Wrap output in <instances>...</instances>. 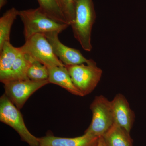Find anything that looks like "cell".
Here are the masks:
<instances>
[{"mask_svg":"<svg viewBox=\"0 0 146 146\" xmlns=\"http://www.w3.org/2000/svg\"><path fill=\"white\" fill-rule=\"evenodd\" d=\"M31 59L19 47L13 46L10 42H5L0 50V81L4 84L29 79L27 72Z\"/></svg>","mask_w":146,"mask_h":146,"instance_id":"1","label":"cell"},{"mask_svg":"<svg viewBox=\"0 0 146 146\" xmlns=\"http://www.w3.org/2000/svg\"><path fill=\"white\" fill-rule=\"evenodd\" d=\"M74 20L70 26L75 38L87 52L91 51V35L96 18L92 0H75Z\"/></svg>","mask_w":146,"mask_h":146,"instance_id":"2","label":"cell"},{"mask_svg":"<svg viewBox=\"0 0 146 146\" xmlns=\"http://www.w3.org/2000/svg\"><path fill=\"white\" fill-rule=\"evenodd\" d=\"M18 16L23 24L25 41L36 34H44L52 32L60 33L70 26L49 17L39 7L19 11Z\"/></svg>","mask_w":146,"mask_h":146,"instance_id":"3","label":"cell"},{"mask_svg":"<svg viewBox=\"0 0 146 146\" xmlns=\"http://www.w3.org/2000/svg\"><path fill=\"white\" fill-rule=\"evenodd\" d=\"M0 121L13 128L19 134L21 140L29 146H39V138L29 131L20 110L5 94L0 98Z\"/></svg>","mask_w":146,"mask_h":146,"instance_id":"4","label":"cell"},{"mask_svg":"<svg viewBox=\"0 0 146 146\" xmlns=\"http://www.w3.org/2000/svg\"><path fill=\"white\" fill-rule=\"evenodd\" d=\"M90 109L92 113V121L84 133L100 138L115 123L111 102L103 96H98L91 103Z\"/></svg>","mask_w":146,"mask_h":146,"instance_id":"5","label":"cell"},{"mask_svg":"<svg viewBox=\"0 0 146 146\" xmlns=\"http://www.w3.org/2000/svg\"><path fill=\"white\" fill-rule=\"evenodd\" d=\"M21 50L47 68L65 65L56 56L52 47L44 34H36L26 40L19 47Z\"/></svg>","mask_w":146,"mask_h":146,"instance_id":"6","label":"cell"},{"mask_svg":"<svg viewBox=\"0 0 146 146\" xmlns=\"http://www.w3.org/2000/svg\"><path fill=\"white\" fill-rule=\"evenodd\" d=\"M65 66L74 85L83 96L94 91L101 78L102 71L94 60L86 65L81 64Z\"/></svg>","mask_w":146,"mask_h":146,"instance_id":"7","label":"cell"},{"mask_svg":"<svg viewBox=\"0 0 146 146\" xmlns=\"http://www.w3.org/2000/svg\"><path fill=\"white\" fill-rule=\"evenodd\" d=\"M49 83L48 80L35 81L29 79L8 82L4 83L5 94L20 110L33 93Z\"/></svg>","mask_w":146,"mask_h":146,"instance_id":"8","label":"cell"},{"mask_svg":"<svg viewBox=\"0 0 146 146\" xmlns=\"http://www.w3.org/2000/svg\"><path fill=\"white\" fill-rule=\"evenodd\" d=\"M59 33L52 32L44 34L51 45L54 52L65 65L89 64L93 60L87 59L78 50L67 46L59 40Z\"/></svg>","mask_w":146,"mask_h":146,"instance_id":"9","label":"cell"},{"mask_svg":"<svg viewBox=\"0 0 146 146\" xmlns=\"http://www.w3.org/2000/svg\"><path fill=\"white\" fill-rule=\"evenodd\" d=\"M110 102L115 123L130 133L135 115L127 100L123 94H118Z\"/></svg>","mask_w":146,"mask_h":146,"instance_id":"10","label":"cell"},{"mask_svg":"<svg viewBox=\"0 0 146 146\" xmlns=\"http://www.w3.org/2000/svg\"><path fill=\"white\" fill-rule=\"evenodd\" d=\"M99 139L87 133L72 138L58 137L49 133L39 138V146H97Z\"/></svg>","mask_w":146,"mask_h":146,"instance_id":"11","label":"cell"},{"mask_svg":"<svg viewBox=\"0 0 146 146\" xmlns=\"http://www.w3.org/2000/svg\"><path fill=\"white\" fill-rule=\"evenodd\" d=\"M48 81L61 86L71 94L83 97L82 94L74 85L67 68L64 66H54L48 68Z\"/></svg>","mask_w":146,"mask_h":146,"instance_id":"12","label":"cell"},{"mask_svg":"<svg viewBox=\"0 0 146 146\" xmlns=\"http://www.w3.org/2000/svg\"><path fill=\"white\" fill-rule=\"evenodd\" d=\"M102 137L107 146H133L129 133L115 123Z\"/></svg>","mask_w":146,"mask_h":146,"instance_id":"13","label":"cell"},{"mask_svg":"<svg viewBox=\"0 0 146 146\" xmlns=\"http://www.w3.org/2000/svg\"><path fill=\"white\" fill-rule=\"evenodd\" d=\"M19 11L12 7L7 11L0 18V50L5 42H10L11 27L18 16Z\"/></svg>","mask_w":146,"mask_h":146,"instance_id":"14","label":"cell"},{"mask_svg":"<svg viewBox=\"0 0 146 146\" xmlns=\"http://www.w3.org/2000/svg\"><path fill=\"white\" fill-rule=\"evenodd\" d=\"M37 1L39 8L47 16L60 23L68 24L64 16L60 0Z\"/></svg>","mask_w":146,"mask_h":146,"instance_id":"15","label":"cell"},{"mask_svg":"<svg viewBox=\"0 0 146 146\" xmlns=\"http://www.w3.org/2000/svg\"><path fill=\"white\" fill-rule=\"evenodd\" d=\"M31 58L27 72L28 78L35 81L48 80L49 76L48 68L46 65Z\"/></svg>","mask_w":146,"mask_h":146,"instance_id":"16","label":"cell"},{"mask_svg":"<svg viewBox=\"0 0 146 146\" xmlns=\"http://www.w3.org/2000/svg\"><path fill=\"white\" fill-rule=\"evenodd\" d=\"M75 0H60L64 16L70 26L75 18Z\"/></svg>","mask_w":146,"mask_h":146,"instance_id":"17","label":"cell"},{"mask_svg":"<svg viewBox=\"0 0 146 146\" xmlns=\"http://www.w3.org/2000/svg\"><path fill=\"white\" fill-rule=\"evenodd\" d=\"M97 146H107L102 136L100 137Z\"/></svg>","mask_w":146,"mask_h":146,"instance_id":"18","label":"cell"},{"mask_svg":"<svg viewBox=\"0 0 146 146\" xmlns=\"http://www.w3.org/2000/svg\"><path fill=\"white\" fill-rule=\"evenodd\" d=\"M7 0H0V9L5 6L7 3Z\"/></svg>","mask_w":146,"mask_h":146,"instance_id":"19","label":"cell"}]
</instances>
